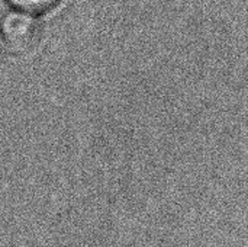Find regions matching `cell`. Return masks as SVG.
Returning a JSON list of instances; mask_svg holds the SVG:
<instances>
[{"label": "cell", "mask_w": 248, "mask_h": 247, "mask_svg": "<svg viewBox=\"0 0 248 247\" xmlns=\"http://www.w3.org/2000/svg\"><path fill=\"white\" fill-rule=\"evenodd\" d=\"M44 38V28L36 15L20 10L6 13L0 20V42L15 57L33 54Z\"/></svg>", "instance_id": "6da1fadb"}, {"label": "cell", "mask_w": 248, "mask_h": 247, "mask_svg": "<svg viewBox=\"0 0 248 247\" xmlns=\"http://www.w3.org/2000/svg\"><path fill=\"white\" fill-rule=\"evenodd\" d=\"M15 10L31 15H42L54 10L62 0H6Z\"/></svg>", "instance_id": "7a4b0ae2"}]
</instances>
